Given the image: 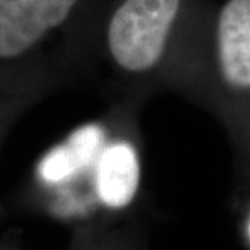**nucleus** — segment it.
<instances>
[{"label": "nucleus", "instance_id": "obj_5", "mask_svg": "<svg viewBox=\"0 0 250 250\" xmlns=\"http://www.w3.org/2000/svg\"><path fill=\"white\" fill-rule=\"evenodd\" d=\"M248 235H249V238H250V218H249V223H248Z\"/></svg>", "mask_w": 250, "mask_h": 250}, {"label": "nucleus", "instance_id": "obj_2", "mask_svg": "<svg viewBox=\"0 0 250 250\" xmlns=\"http://www.w3.org/2000/svg\"><path fill=\"white\" fill-rule=\"evenodd\" d=\"M80 0H0V60L21 57L70 17Z\"/></svg>", "mask_w": 250, "mask_h": 250}, {"label": "nucleus", "instance_id": "obj_3", "mask_svg": "<svg viewBox=\"0 0 250 250\" xmlns=\"http://www.w3.org/2000/svg\"><path fill=\"white\" fill-rule=\"evenodd\" d=\"M217 65L229 89L250 93V0H228L217 22Z\"/></svg>", "mask_w": 250, "mask_h": 250}, {"label": "nucleus", "instance_id": "obj_1", "mask_svg": "<svg viewBox=\"0 0 250 250\" xmlns=\"http://www.w3.org/2000/svg\"><path fill=\"white\" fill-rule=\"evenodd\" d=\"M181 0H124L107 27L108 53L129 77L150 75L163 62Z\"/></svg>", "mask_w": 250, "mask_h": 250}, {"label": "nucleus", "instance_id": "obj_4", "mask_svg": "<svg viewBox=\"0 0 250 250\" xmlns=\"http://www.w3.org/2000/svg\"><path fill=\"white\" fill-rule=\"evenodd\" d=\"M141 182V164L132 145L114 142L104 147L96 164V193L111 208H123L134 200Z\"/></svg>", "mask_w": 250, "mask_h": 250}, {"label": "nucleus", "instance_id": "obj_6", "mask_svg": "<svg viewBox=\"0 0 250 250\" xmlns=\"http://www.w3.org/2000/svg\"><path fill=\"white\" fill-rule=\"evenodd\" d=\"M92 250H106V249H92Z\"/></svg>", "mask_w": 250, "mask_h": 250}]
</instances>
